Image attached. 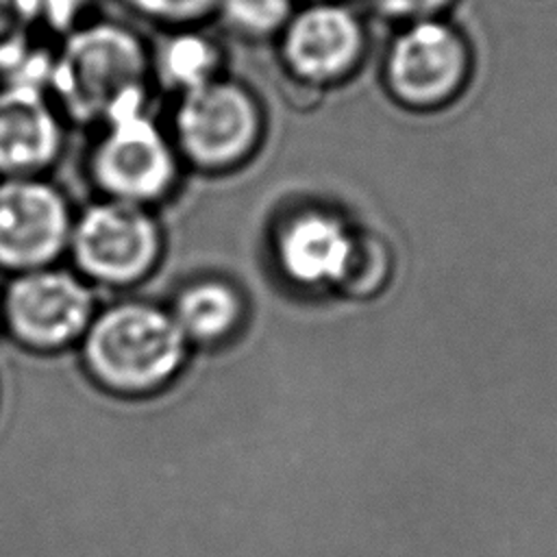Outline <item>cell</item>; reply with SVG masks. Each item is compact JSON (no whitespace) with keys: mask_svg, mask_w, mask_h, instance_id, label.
Masks as SVG:
<instances>
[{"mask_svg":"<svg viewBox=\"0 0 557 557\" xmlns=\"http://www.w3.org/2000/svg\"><path fill=\"white\" fill-rule=\"evenodd\" d=\"M44 87L70 128L98 131L148 111L152 46L126 22L89 17L50 50Z\"/></svg>","mask_w":557,"mask_h":557,"instance_id":"6da1fadb","label":"cell"},{"mask_svg":"<svg viewBox=\"0 0 557 557\" xmlns=\"http://www.w3.org/2000/svg\"><path fill=\"white\" fill-rule=\"evenodd\" d=\"M165 128L185 172L224 178L261 152L268 111L255 87L226 72L176 96Z\"/></svg>","mask_w":557,"mask_h":557,"instance_id":"7a4b0ae2","label":"cell"},{"mask_svg":"<svg viewBox=\"0 0 557 557\" xmlns=\"http://www.w3.org/2000/svg\"><path fill=\"white\" fill-rule=\"evenodd\" d=\"M187 339L172 313L146 302H122L85 331L83 357L94 379L122 394L163 387L183 366Z\"/></svg>","mask_w":557,"mask_h":557,"instance_id":"3957f363","label":"cell"},{"mask_svg":"<svg viewBox=\"0 0 557 557\" xmlns=\"http://www.w3.org/2000/svg\"><path fill=\"white\" fill-rule=\"evenodd\" d=\"M85 154V178L96 198L154 209L187 174L165 124L150 111L122 117L98 131Z\"/></svg>","mask_w":557,"mask_h":557,"instance_id":"277c9868","label":"cell"},{"mask_svg":"<svg viewBox=\"0 0 557 557\" xmlns=\"http://www.w3.org/2000/svg\"><path fill=\"white\" fill-rule=\"evenodd\" d=\"M472 72V50L459 28L444 17L400 26L383 59V83L392 100L429 113L453 104Z\"/></svg>","mask_w":557,"mask_h":557,"instance_id":"5b68a950","label":"cell"},{"mask_svg":"<svg viewBox=\"0 0 557 557\" xmlns=\"http://www.w3.org/2000/svg\"><path fill=\"white\" fill-rule=\"evenodd\" d=\"M163 233L152 209L96 198L78 213L67 252L83 276L104 285H131L159 261Z\"/></svg>","mask_w":557,"mask_h":557,"instance_id":"8992f818","label":"cell"},{"mask_svg":"<svg viewBox=\"0 0 557 557\" xmlns=\"http://www.w3.org/2000/svg\"><path fill=\"white\" fill-rule=\"evenodd\" d=\"M283 74L305 89H331L346 83L363 63L368 30L355 9L342 0L302 2L274 39Z\"/></svg>","mask_w":557,"mask_h":557,"instance_id":"52a82bcc","label":"cell"},{"mask_svg":"<svg viewBox=\"0 0 557 557\" xmlns=\"http://www.w3.org/2000/svg\"><path fill=\"white\" fill-rule=\"evenodd\" d=\"M74 211L67 194L50 181H0V268L17 274L54 265L67 252Z\"/></svg>","mask_w":557,"mask_h":557,"instance_id":"ba28073f","label":"cell"},{"mask_svg":"<svg viewBox=\"0 0 557 557\" xmlns=\"http://www.w3.org/2000/svg\"><path fill=\"white\" fill-rule=\"evenodd\" d=\"M11 333L37 350L81 337L94 318V294L76 274L48 265L17 274L2 305Z\"/></svg>","mask_w":557,"mask_h":557,"instance_id":"9c48e42d","label":"cell"},{"mask_svg":"<svg viewBox=\"0 0 557 557\" xmlns=\"http://www.w3.org/2000/svg\"><path fill=\"white\" fill-rule=\"evenodd\" d=\"M67 131L41 83L0 81V181L50 176L65 150Z\"/></svg>","mask_w":557,"mask_h":557,"instance_id":"30bf717a","label":"cell"},{"mask_svg":"<svg viewBox=\"0 0 557 557\" xmlns=\"http://www.w3.org/2000/svg\"><path fill=\"white\" fill-rule=\"evenodd\" d=\"M355 231L324 207L289 211L274 231V257L283 274L298 285H333Z\"/></svg>","mask_w":557,"mask_h":557,"instance_id":"8fae6325","label":"cell"},{"mask_svg":"<svg viewBox=\"0 0 557 557\" xmlns=\"http://www.w3.org/2000/svg\"><path fill=\"white\" fill-rule=\"evenodd\" d=\"M152 46V72L157 89L176 96L224 76L226 52L222 41L205 26L161 30Z\"/></svg>","mask_w":557,"mask_h":557,"instance_id":"7c38bea8","label":"cell"},{"mask_svg":"<svg viewBox=\"0 0 557 557\" xmlns=\"http://www.w3.org/2000/svg\"><path fill=\"white\" fill-rule=\"evenodd\" d=\"M242 296L231 283L202 278L181 289L172 318L185 339L209 344L235 331L242 320Z\"/></svg>","mask_w":557,"mask_h":557,"instance_id":"4fadbf2b","label":"cell"},{"mask_svg":"<svg viewBox=\"0 0 557 557\" xmlns=\"http://www.w3.org/2000/svg\"><path fill=\"white\" fill-rule=\"evenodd\" d=\"M44 28V0H0V81L22 74L44 50L37 33Z\"/></svg>","mask_w":557,"mask_h":557,"instance_id":"5bb4252c","label":"cell"},{"mask_svg":"<svg viewBox=\"0 0 557 557\" xmlns=\"http://www.w3.org/2000/svg\"><path fill=\"white\" fill-rule=\"evenodd\" d=\"M389 274L392 252L387 244L368 231H355L348 255L333 287H337L348 298L368 300L383 292Z\"/></svg>","mask_w":557,"mask_h":557,"instance_id":"9a60e30c","label":"cell"},{"mask_svg":"<svg viewBox=\"0 0 557 557\" xmlns=\"http://www.w3.org/2000/svg\"><path fill=\"white\" fill-rule=\"evenodd\" d=\"M296 7V0H218L213 20L239 39L274 41Z\"/></svg>","mask_w":557,"mask_h":557,"instance_id":"2e32d148","label":"cell"},{"mask_svg":"<svg viewBox=\"0 0 557 557\" xmlns=\"http://www.w3.org/2000/svg\"><path fill=\"white\" fill-rule=\"evenodd\" d=\"M135 17L159 30L205 26L215 17L218 0H117Z\"/></svg>","mask_w":557,"mask_h":557,"instance_id":"e0dca14e","label":"cell"},{"mask_svg":"<svg viewBox=\"0 0 557 557\" xmlns=\"http://www.w3.org/2000/svg\"><path fill=\"white\" fill-rule=\"evenodd\" d=\"M366 4L383 20L400 26L444 17L455 0H366Z\"/></svg>","mask_w":557,"mask_h":557,"instance_id":"ac0fdd59","label":"cell"},{"mask_svg":"<svg viewBox=\"0 0 557 557\" xmlns=\"http://www.w3.org/2000/svg\"><path fill=\"white\" fill-rule=\"evenodd\" d=\"M298 4H302V2H320V0H296Z\"/></svg>","mask_w":557,"mask_h":557,"instance_id":"d6986e66","label":"cell"}]
</instances>
